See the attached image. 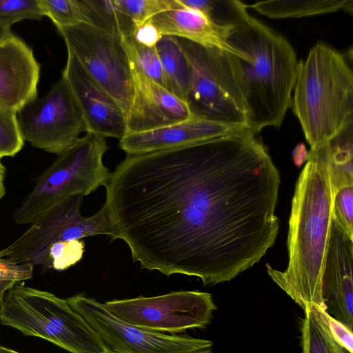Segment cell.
<instances>
[{"label": "cell", "mask_w": 353, "mask_h": 353, "mask_svg": "<svg viewBox=\"0 0 353 353\" xmlns=\"http://www.w3.org/2000/svg\"><path fill=\"white\" fill-rule=\"evenodd\" d=\"M113 236L142 268L229 281L272 216L265 174L232 137L126 154L105 185Z\"/></svg>", "instance_id": "cell-1"}, {"label": "cell", "mask_w": 353, "mask_h": 353, "mask_svg": "<svg viewBox=\"0 0 353 353\" xmlns=\"http://www.w3.org/2000/svg\"><path fill=\"white\" fill-rule=\"evenodd\" d=\"M333 194L325 143L310 150L292 201L284 271L266 264L267 272L303 310L324 308L321 281L332 222Z\"/></svg>", "instance_id": "cell-2"}, {"label": "cell", "mask_w": 353, "mask_h": 353, "mask_svg": "<svg viewBox=\"0 0 353 353\" xmlns=\"http://www.w3.org/2000/svg\"><path fill=\"white\" fill-rule=\"evenodd\" d=\"M225 40L245 56L243 59L227 53L246 104L250 129L259 134L265 127H279L291 108L298 70L292 46L250 15L228 32Z\"/></svg>", "instance_id": "cell-3"}, {"label": "cell", "mask_w": 353, "mask_h": 353, "mask_svg": "<svg viewBox=\"0 0 353 353\" xmlns=\"http://www.w3.org/2000/svg\"><path fill=\"white\" fill-rule=\"evenodd\" d=\"M352 55L319 42L299 62L291 108L310 150L353 120Z\"/></svg>", "instance_id": "cell-4"}, {"label": "cell", "mask_w": 353, "mask_h": 353, "mask_svg": "<svg viewBox=\"0 0 353 353\" xmlns=\"http://www.w3.org/2000/svg\"><path fill=\"white\" fill-rule=\"evenodd\" d=\"M0 323L24 335L46 339L71 353H108L84 319L66 299L23 284L7 291Z\"/></svg>", "instance_id": "cell-5"}, {"label": "cell", "mask_w": 353, "mask_h": 353, "mask_svg": "<svg viewBox=\"0 0 353 353\" xmlns=\"http://www.w3.org/2000/svg\"><path fill=\"white\" fill-rule=\"evenodd\" d=\"M105 138L86 132L37 179L30 192L16 208V224L30 223L39 214L76 194L84 196L108 182L111 172L103 163Z\"/></svg>", "instance_id": "cell-6"}, {"label": "cell", "mask_w": 353, "mask_h": 353, "mask_svg": "<svg viewBox=\"0 0 353 353\" xmlns=\"http://www.w3.org/2000/svg\"><path fill=\"white\" fill-rule=\"evenodd\" d=\"M176 39L190 68L187 105L192 115L248 126L246 104L230 68L228 52Z\"/></svg>", "instance_id": "cell-7"}, {"label": "cell", "mask_w": 353, "mask_h": 353, "mask_svg": "<svg viewBox=\"0 0 353 353\" xmlns=\"http://www.w3.org/2000/svg\"><path fill=\"white\" fill-rule=\"evenodd\" d=\"M83 197L81 194L71 195L39 214L26 232L0 250V257L41 266L50 248L57 242L97 235L112 238V221L106 206L103 204L97 213L85 217L80 212Z\"/></svg>", "instance_id": "cell-8"}, {"label": "cell", "mask_w": 353, "mask_h": 353, "mask_svg": "<svg viewBox=\"0 0 353 353\" xmlns=\"http://www.w3.org/2000/svg\"><path fill=\"white\" fill-rule=\"evenodd\" d=\"M57 28L67 51L112 96L126 117L132 99L133 83L121 37L88 23Z\"/></svg>", "instance_id": "cell-9"}, {"label": "cell", "mask_w": 353, "mask_h": 353, "mask_svg": "<svg viewBox=\"0 0 353 353\" xmlns=\"http://www.w3.org/2000/svg\"><path fill=\"white\" fill-rule=\"evenodd\" d=\"M103 304L122 321L161 333H180L190 328L205 327L216 308L210 293L195 290L150 297L140 296Z\"/></svg>", "instance_id": "cell-10"}, {"label": "cell", "mask_w": 353, "mask_h": 353, "mask_svg": "<svg viewBox=\"0 0 353 353\" xmlns=\"http://www.w3.org/2000/svg\"><path fill=\"white\" fill-rule=\"evenodd\" d=\"M17 118L24 141L57 155L86 132L81 112L62 76L44 97H37L21 108Z\"/></svg>", "instance_id": "cell-11"}, {"label": "cell", "mask_w": 353, "mask_h": 353, "mask_svg": "<svg viewBox=\"0 0 353 353\" xmlns=\"http://www.w3.org/2000/svg\"><path fill=\"white\" fill-rule=\"evenodd\" d=\"M66 301L89 324L108 353H193L212 345L209 340L165 334L127 323L103 303L81 294Z\"/></svg>", "instance_id": "cell-12"}, {"label": "cell", "mask_w": 353, "mask_h": 353, "mask_svg": "<svg viewBox=\"0 0 353 353\" xmlns=\"http://www.w3.org/2000/svg\"><path fill=\"white\" fill-rule=\"evenodd\" d=\"M61 76L67 81L81 112L86 132L119 140L125 136L127 125L123 111L70 52Z\"/></svg>", "instance_id": "cell-13"}, {"label": "cell", "mask_w": 353, "mask_h": 353, "mask_svg": "<svg viewBox=\"0 0 353 353\" xmlns=\"http://www.w3.org/2000/svg\"><path fill=\"white\" fill-rule=\"evenodd\" d=\"M353 240L332 221L321 281L325 311L352 330Z\"/></svg>", "instance_id": "cell-14"}, {"label": "cell", "mask_w": 353, "mask_h": 353, "mask_svg": "<svg viewBox=\"0 0 353 353\" xmlns=\"http://www.w3.org/2000/svg\"><path fill=\"white\" fill-rule=\"evenodd\" d=\"M130 66L133 93L126 117L127 132L152 130L193 117L186 103Z\"/></svg>", "instance_id": "cell-15"}, {"label": "cell", "mask_w": 353, "mask_h": 353, "mask_svg": "<svg viewBox=\"0 0 353 353\" xmlns=\"http://www.w3.org/2000/svg\"><path fill=\"white\" fill-rule=\"evenodd\" d=\"M250 129L246 125L228 123L192 117L186 120L141 132H127L119 140L126 154L149 152L195 143Z\"/></svg>", "instance_id": "cell-16"}, {"label": "cell", "mask_w": 353, "mask_h": 353, "mask_svg": "<svg viewBox=\"0 0 353 353\" xmlns=\"http://www.w3.org/2000/svg\"><path fill=\"white\" fill-rule=\"evenodd\" d=\"M40 65L32 50L12 34L0 42V105L17 112L37 97Z\"/></svg>", "instance_id": "cell-17"}, {"label": "cell", "mask_w": 353, "mask_h": 353, "mask_svg": "<svg viewBox=\"0 0 353 353\" xmlns=\"http://www.w3.org/2000/svg\"><path fill=\"white\" fill-rule=\"evenodd\" d=\"M148 21L161 36L185 39L205 47L241 55L227 43L228 32L214 25L199 10L182 6L159 13Z\"/></svg>", "instance_id": "cell-18"}, {"label": "cell", "mask_w": 353, "mask_h": 353, "mask_svg": "<svg viewBox=\"0 0 353 353\" xmlns=\"http://www.w3.org/2000/svg\"><path fill=\"white\" fill-rule=\"evenodd\" d=\"M271 19L299 18L339 11L353 12L352 0H269L248 5Z\"/></svg>", "instance_id": "cell-19"}, {"label": "cell", "mask_w": 353, "mask_h": 353, "mask_svg": "<svg viewBox=\"0 0 353 353\" xmlns=\"http://www.w3.org/2000/svg\"><path fill=\"white\" fill-rule=\"evenodd\" d=\"M167 90L187 103L190 68L176 37L162 36L156 45Z\"/></svg>", "instance_id": "cell-20"}, {"label": "cell", "mask_w": 353, "mask_h": 353, "mask_svg": "<svg viewBox=\"0 0 353 353\" xmlns=\"http://www.w3.org/2000/svg\"><path fill=\"white\" fill-rule=\"evenodd\" d=\"M332 194L353 185V120L325 143Z\"/></svg>", "instance_id": "cell-21"}, {"label": "cell", "mask_w": 353, "mask_h": 353, "mask_svg": "<svg viewBox=\"0 0 353 353\" xmlns=\"http://www.w3.org/2000/svg\"><path fill=\"white\" fill-rule=\"evenodd\" d=\"M301 327L302 353H340L332 337L326 312L316 305L305 307Z\"/></svg>", "instance_id": "cell-22"}, {"label": "cell", "mask_w": 353, "mask_h": 353, "mask_svg": "<svg viewBox=\"0 0 353 353\" xmlns=\"http://www.w3.org/2000/svg\"><path fill=\"white\" fill-rule=\"evenodd\" d=\"M88 24L121 38L133 36L137 28L130 17L121 11L114 0H81Z\"/></svg>", "instance_id": "cell-23"}, {"label": "cell", "mask_w": 353, "mask_h": 353, "mask_svg": "<svg viewBox=\"0 0 353 353\" xmlns=\"http://www.w3.org/2000/svg\"><path fill=\"white\" fill-rule=\"evenodd\" d=\"M183 7L203 13L214 25L229 32L248 15V5L237 0H178Z\"/></svg>", "instance_id": "cell-24"}, {"label": "cell", "mask_w": 353, "mask_h": 353, "mask_svg": "<svg viewBox=\"0 0 353 353\" xmlns=\"http://www.w3.org/2000/svg\"><path fill=\"white\" fill-rule=\"evenodd\" d=\"M121 39L132 65L145 77L167 89L156 47L141 45L133 36Z\"/></svg>", "instance_id": "cell-25"}, {"label": "cell", "mask_w": 353, "mask_h": 353, "mask_svg": "<svg viewBox=\"0 0 353 353\" xmlns=\"http://www.w3.org/2000/svg\"><path fill=\"white\" fill-rule=\"evenodd\" d=\"M43 16L50 18L57 28L88 23L81 0H39Z\"/></svg>", "instance_id": "cell-26"}, {"label": "cell", "mask_w": 353, "mask_h": 353, "mask_svg": "<svg viewBox=\"0 0 353 353\" xmlns=\"http://www.w3.org/2000/svg\"><path fill=\"white\" fill-rule=\"evenodd\" d=\"M114 3L137 29L159 13L182 8L178 0H114Z\"/></svg>", "instance_id": "cell-27"}, {"label": "cell", "mask_w": 353, "mask_h": 353, "mask_svg": "<svg viewBox=\"0 0 353 353\" xmlns=\"http://www.w3.org/2000/svg\"><path fill=\"white\" fill-rule=\"evenodd\" d=\"M84 251L83 241L57 242L50 248L41 267L43 270H66L81 260Z\"/></svg>", "instance_id": "cell-28"}, {"label": "cell", "mask_w": 353, "mask_h": 353, "mask_svg": "<svg viewBox=\"0 0 353 353\" xmlns=\"http://www.w3.org/2000/svg\"><path fill=\"white\" fill-rule=\"evenodd\" d=\"M23 144L17 112L0 105V159L14 157Z\"/></svg>", "instance_id": "cell-29"}, {"label": "cell", "mask_w": 353, "mask_h": 353, "mask_svg": "<svg viewBox=\"0 0 353 353\" xmlns=\"http://www.w3.org/2000/svg\"><path fill=\"white\" fill-rule=\"evenodd\" d=\"M43 17L39 0H0V26L7 30L21 21Z\"/></svg>", "instance_id": "cell-30"}, {"label": "cell", "mask_w": 353, "mask_h": 353, "mask_svg": "<svg viewBox=\"0 0 353 353\" xmlns=\"http://www.w3.org/2000/svg\"><path fill=\"white\" fill-rule=\"evenodd\" d=\"M332 221L353 240V185L344 187L333 194Z\"/></svg>", "instance_id": "cell-31"}, {"label": "cell", "mask_w": 353, "mask_h": 353, "mask_svg": "<svg viewBox=\"0 0 353 353\" xmlns=\"http://www.w3.org/2000/svg\"><path fill=\"white\" fill-rule=\"evenodd\" d=\"M33 266L30 263H21L10 259L0 257V282H17L32 278Z\"/></svg>", "instance_id": "cell-32"}, {"label": "cell", "mask_w": 353, "mask_h": 353, "mask_svg": "<svg viewBox=\"0 0 353 353\" xmlns=\"http://www.w3.org/2000/svg\"><path fill=\"white\" fill-rule=\"evenodd\" d=\"M327 322L334 339L341 346L353 352L352 330L326 312Z\"/></svg>", "instance_id": "cell-33"}, {"label": "cell", "mask_w": 353, "mask_h": 353, "mask_svg": "<svg viewBox=\"0 0 353 353\" xmlns=\"http://www.w3.org/2000/svg\"><path fill=\"white\" fill-rule=\"evenodd\" d=\"M133 37L135 41L141 45L148 47H156L162 36L156 27L148 21L137 29Z\"/></svg>", "instance_id": "cell-34"}, {"label": "cell", "mask_w": 353, "mask_h": 353, "mask_svg": "<svg viewBox=\"0 0 353 353\" xmlns=\"http://www.w3.org/2000/svg\"><path fill=\"white\" fill-rule=\"evenodd\" d=\"M309 152L307 151L303 143H299L294 149L292 152V158L294 163L297 166H300L302 163L307 160Z\"/></svg>", "instance_id": "cell-35"}, {"label": "cell", "mask_w": 353, "mask_h": 353, "mask_svg": "<svg viewBox=\"0 0 353 353\" xmlns=\"http://www.w3.org/2000/svg\"><path fill=\"white\" fill-rule=\"evenodd\" d=\"M6 177V168L0 161V201L6 194V188L4 185Z\"/></svg>", "instance_id": "cell-36"}, {"label": "cell", "mask_w": 353, "mask_h": 353, "mask_svg": "<svg viewBox=\"0 0 353 353\" xmlns=\"http://www.w3.org/2000/svg\"><path fill=\"white\" fill-rule=\"evenodd\" d=\"M14 285H16V283L13 282H0V309L6 293Z\"/></svg>", "instance_id": "cell-37"}, {"label": "cell", "mask_w": 353, "mask_h": 353, "mask_svg": "<svg viewBox=\"0 0 353 353\" xmlns=\"http://www.w3.org/2000/svg\"><path fill=\"white\" fill-rule=\"evenodd\" d=\"M12 34L11 30H7L1 26H0V42L8 38Z\"/></svg>", "instance_id": "cell-38"}, {"label": "cell", "mask_w": 353, "mask_h": 353, "mask_svg": "<svg viewBox=\"0 0 353 353\" xmlns=\"http://www.w3.org/2000/svg\"><path fill=\"white\" fill-rule=\"evenodd\" d=\"M0 353H21L12 349L0 345Z\"/></svg>", "instance_id": "cell-39"}, {"label": "cell", "mask_w": 353, "mask_h": 353, "mask_svg": "<svg viewBox=\"0 0 353 353\" xmlns=\"http://www.w3.org/2000/svg\"><path fill=\"white\" fill-rule=\"evenodd\" d=\"M193 353H213V352L210 350V349H205V350H200V351L195 352Z\"/></svg>", "instance_id": "cell-40"}]
</instances>
